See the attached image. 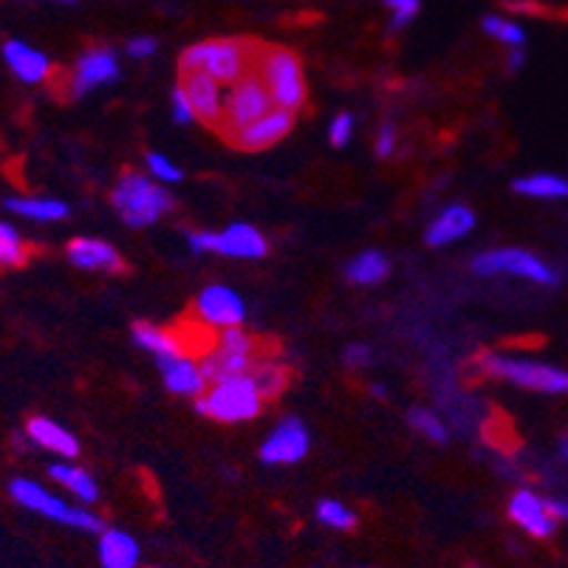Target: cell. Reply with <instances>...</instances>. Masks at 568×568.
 <instances>
[{
  "mask_svg": "<svg viewBox=\"0 0 568 568\" xmlns=\"http://www.w3.org/2000/svg\"><path fill=\"white\" fill-rule=\"evenodd\" d=\"M308 453V430L301 418H283L275 430L268 433V438L261 447V462L268 467L277 464H297L303 462Z\"/></svg>",
  "mask_w": 568,
  "mask_h": 568,
  "instance_id": "7c38bea8",
  "label": "cell"
},
{
  "mask_svg": "<svg viewBox=\"0 0 568 568\" xmlns=\"http://www.w3.org/2000/svg\"><path fill=\"white\" fill-rule=\"evenodd\" d=\"M182 88L190 105H193L195 119L213 128L224 125V85L221 82L206 77L204 71H195V74L184 77Z\"/></svg>",
  "mask_w": 568,
  "mask_h": 568,
  "instance_id": "9a60e30c",
  "label": "cell"
},
{
  "mask_svg": "<svg viewBox=\"0 0 568 568\" xmlns=\"http://www.w3.org/2000/svg\"><path fill=\"white\" fill-rule=\"evenodd\" d=\"M26 436L29 442L43 447V450L54 453L60 458H77L80 456V442L71 430H65L63 425H57L54 418L49 416H32L26 422Z\"/></svg>",
  "mask_w": 568,
  "mask_h": 568,
  "instance_id": "ac0fdd59",
  "label": "cell"
},
{
  "mask_svg": "<svg viewBox=\"0 0 568 568\" xmlns=\"http://www.w3.org/2000/svg\"><path fill=\"white\" fill-rule=\"evenodd\" d=\"M133 339L136 345H142L148 354H153L162 363V359H170V356H182L187 354L179 339V334L173 328H162V325H153V323H136L133 325Z\"/></svg>",
  "mask_w": 568,
  "mask_h": 568,
  "instance_id": "cb8c5ba5",
  "label": "cell"
},
{
  "mask_svg": "<svg viewBox=\"0 0 568 568\" xmlns=\"http://www.w3.org/2000/svg\"><path fill=\"white\" fill-rule=\"evenodd\" d=\"M215 345H219L221 351H230V354L255 356L257 339L250 337V334H246L241 325H235V328H224V332L215 337Z\"/></svg>",
  "mask_w": 568,
  "mask_h": 568,
  "instance_id": "d6a6232c",
  "label": "cell"
},
{
  "mask_svg": "<svg viewBox=\"0 0 568 568\" xmlns=\"http://www.w3.org/2000/svg\"><path fill=\"white\" fill-rule=\"evenodd\" d=\"M551 504V513H555L557 520H562V524H568V504L566 500H549Z\"/></svg>",
  "mask_w": 568,
  "mask_h": 568,
  "instance_id": "60d3db41",
  "label": "cell"
},
{
  "mask_svg": "<svg viewBox=\"0 0 568 568\" xmlns=\"http://www.w3.org/2000/svg\"><path fill=\"white\" fill-rule=\"evenodd\" d=\"M97 555H100V568H139L142 560L136 537L122 529H102Z\"/></svg>",
  "mask_w": 568,
  "mask_h": 568,
  "instance_id": "d6986e66",
  "label": "cell"
},
{
  "mask_svg": "<svg viewBox=\"0 0 568 568\" xmlns=\"http://www.w3.org/2000/svg\"><path fill=\"white\" fill-rule=\"evenodd\" d=\"M3 60H7L9 71H12L18 80L29 82V85H40V82L49 80L51 74V60L43 51L32 49L23 40H7L3 43Z\"/></svg>",
  "mask_w": 568,
  "mask_h": 568,
  "instance_id": "e0dca14e",
  "label": "cell"
},
{
  "mask_svg": "<svg viewBox=\"0 0 568 568\" xmlns=\"http://www.w3.org/2000/svg\"><path fill=\"white\" fill-rule=\"evenodd\" d=\"M9 495H12L14 504H20L23 509L34 515H43V518L54 520V524L71 526V529L91 531V535H100L105 529L102 518L97 513H88L85 506H74L69 500L57 498L54 493L43 487L38 481H29V478H14L9 484Z\"/></svg>",
  "mask_w": 568,
  "mask_h": 568,
  "instance_id": "277c9868",
  "label": "cell"
},
{
  "mask_svg": "<svg viewBox=\"0 0 568 568\" xmlns=\"http://www.w3.org/2000/svg\"><path fill=\"white\" fill-rule=\"evenodd\" d=\"M252 54H261V49L252 40H204V43L184 49L179 71H182V77L204 71L221 85H232L246 74Z\"/></svg>",
  "mask_w": 568,
  "mask_h": 568,
  "instance_id": "6da1fadb",
  "label": "cell"
},
{
  "mask_svg": "<svg viewBox=\"0 0 568 568\" xmlns=\"http://www.w3.org/2000/svg\"><path fill=\"white\" fill-rule=\"evenodd\" d=\"M144 164H148V170H151L153 182L175 184V182H182V179H184L182 170L175 168L170 159H164L162 153H148V156H144Z\"/></svg>",
  "mask_w": 568,
  "mask_h": 568,
  "instance_id": "836d02e7",
  "label": "cell"
},
{
  "mask_svg": "<svg viewBox=\"0 0 568 568\" xmlns=\"http://www.w3.org/2000/svg\"><path fill=\"white\" fill-rule=\"evenodd\" d=\"M173 119L179 122V125H190V122H195V113H193V105H190L187 94H184V88H173Z\"/></svg>",
  "mask_w": 568,
  "mask_h": 568,
  "instance_id": "74e56055",
  "label": "cell"
},
{
  "mask_svg": "<svg viewBox=\"0 0 568 568\" xmlns=\"http://www.w3.org/2000/svg\"><path fill=\"white\" fill-rule=\"evenodd\" d=\"M257 74L266 82L272 102L288 113H297L306 105V77H303L301 57L288 49H261Z\"/></svg>",
  "mask_w": 568,
  "mask_h": 568,
  "instance_id": "8992f818",
  "label": "cell"
},
{
  "mask_svg": "<svg viewBox=\"0 0 568 568\" xmlns=\"http://www.w3.org/2000/svg\"><path fill=\"white\" fill-rule=\"evenodd\" d=\"M396 142H399V133H396L394 122H385V125L379 128V133H376V156H390V153L396 151Z\"/></svg>",
  "mask_w": 568,
  "mask_h": 568,
  "instance_id": "8d00e7d4",
  "label": "cell"
},
{
  "mask_svg": "<svg viewBox=\"0 0 568 568\" xmlns=\"http://www.w3.org/2000/svg\"><path fill=\"white\" fill-rule=\"evenodd\" d=\"M407 418H410L413 430H418L425 438H430V442L436 444L447 442V427H444V422L436 416V413L425 410V407H413Z\"/></svg>",
  "mask_w": 568,
  "mask_h": 568,
  "instance_id": "1f68e13d",
  "label": "cell"
},
{
  "mask_svg": "<svg viewBox=\"0 0 568 568\" xmlns=\"http://www.w3.org/2000/svg\"><path fill=\"white\" fill-rule=\"evenodd\" d=\"M195 410L201 416L213 418V422H224V425H235V422H250V418L261 416L263 399L257 394L255 382L246 376H235V379L219 382L210 385V390L195 399Z\"/></svg>",
  "mask_w": 568,
  "mask_h": 568,
  "instance_id": "5b68a950",
  "label": "cell"
},
{
  "mask_svg": "<svg viewBox=\"0 0 568 568\" xmlns=\"http://www.w3.org/2000/svg\"><path fill=\"white\" fill-rule=\"evenodd\" d=\"M371 359H374V354H371L368 345L356 343L345 348V363H348L351 368H365V365H371Z\"/></svg>",
  "mask_w": 568,
  "mask_h": 568,
  "instance_id": "ab89813d",
  "label": "cell"
},
{
  "mask_svg": "<svg viewBox=\"0 0 568 568\" xmlns=\"http://www.w3.org/2000/svg\"><path fill=\"white\" fill-rule=\"evenodd\" d=\"M560 456L566 458V462H568V433H566V436L560 438Z\"/></svg>",
  "mask_w": 568,
  "mask_h": 568,
  "instance_id": "ee69618b",
  "label": "cell"
},
{
  "mask_svg": "<svg viewBox=\"0 0 568 568\" xmlns=\"http://www.w3.org/2000/svg\"><path fill=\"white\" fill-rule=\"evenodd\" d=\"M390 272V263L382 252L368 250V252H359L356 257H351L348 266H345V277H348L354 286H376L382 283Z\"/></svg>",
  "mask_w": 568,
  "mask_h": 568,
  "instance_id": "4316f807",
  "label": "cell"
},
{
  "mask_svg": "<svg viewBox=\"0 0 568 568\" xmlns=\"http://www.w3.org/2000/svg\"><path fill=\"white\" fill-rule=\"evenodd\" d=\"M484 32H487L489 38L498 40V43L509 45V51L524 49V43H526L524 26L515 23V20L498 18V14H489V18H484Z\"/></svg>",
  "mask_w": 568,
  "mask_h": 568,
  "instance_id": "4dcf8cb0",
  "label": "cell"
},
{
  "mask_svg": "<svg viewBox=\"0 0 568 568\" xmlns=\"http://www.w3.org/2000/svg\"><path fill=\"white\" fill-rule=\"evenodd\" d=\"M255 365V356H241V354H230V351H221L215 345L213 351H206L201 356V376H204L206 385H219V382L235 379V376H246Z\"/></svg>",
  "mask_w": 568,
  "mask_h": 568,
  "instance_id": "44dd1931",
  "label": "cell"
},
{
  "mask_svg": "<svg viewBox=\"0 0 568 568\" xmlns=\"http://www.w3.org/2000/svg\"><path fill=\"white\" fill-rule=\"evenodd\" d=\"M159 368H162L164 385H168L170 394L193 396V399H199V396L204 394V387H206L204 376H201L199 363H193L187 354L162 359V363H159Z\"/></svg>",
  "mask_w": 568,
  "mask_h": 568,
  "instance_id": "ffe728a7",
  "label": "cell"
},
{
  "mask_svg": "<svg viewBox=\"0 0 568 568\" xmlns=\"http://www.w3.org/2000/svg\"><path fill=\"white\" fill-rule=\"evenodd\" d=\"M524 65V49H513L509 51V69L518 71Z\"/></svg>",
  "mask_w": 568,
  "mask_h": 568,
  "instance_id": "b9f144b4",
  "label": "cell"
},
{
  "mask_svg": "<svg viewBox=\"0 0 568 568\" xmlns=\"http://www.w3.org/2000/svg\"><path fill=\"white\" fill-rule=\"evenodd\" d=\"M475 275H515L526 277V281L537 283V286H557L560 283V275L555 268L537 257L535 252L518 250V246H504V250H489L481 252V255L473 261Z\"/></svg>",
  "mask_w": 568,
  "mask_h": 568,
  "instance_id": "52a82bcc",
  "label": "cell"
},
{
  "mask_svg": "<svg viewBox=\"0 0 568 568\" xmlns=\"http://www.w3.org/2000/svg\"><path fill=\"white\" fill-rule=\"evenodd\" d=\"M509 518L513 524H518L526 535L537 537V540H549L551 535L557 531V518L551 513V504L544 498V495H537L535 489H518V493L509 498Z\"/></svg>",
  "mask_w": 568,
  "mask_h": 568,
  "instance_id": "8fae6325",
  "label": "cell"
},
{
  "mask_svg": "<svg viewBox=\"0 0 568 568\" xmlns=\"http://www.w3.org/2000/svg\"><path fill=\"white\" fill-rule=\"evenodd\" d=\"M481 374L495 376V379L513 382V385L537 390V394L568 396V371L557 365L537 363V359H518L506 354H481L475 359Z\"/></svg>",
  "mask_w": 568,
  "mask_h": 568,
  "instance_id": "3957f363",
  "label": "cell"
},
{
  "mask_svg": "<svg viewBox=\"0 0 568 568\" xmlns=\"http://www.w3.org/2000/svg\"><path fill=\"white\" fill-rule=\"evenodd\" d=\"M9 213L20 215V219H29V221H63L71 215V206L65 201H57V199H43V195H14V199L3 201Z\"/></svg>",
  "mask_w": 568,
  "mask_h": 568,
  "instance_id": "d4e9b609",
  "label": "cell"
},
{
  "mask_svg": "<svg viewBox=\"0 0 568 568\" xmlns=\"http://www.w3.org/2000/svg\"><path fill=\"white\" fill-rule=\"evenodd\" d=\"M351 136H354V116L351 113H337L332 119V128H328V142L334 148H345L351 142Z\"/></svg>",
  "mask_w": 568,
  "mask_h": 568,
  "instance_id": "d590c367",
  "label": "cell"
},
{
  "mask_svg": "<svg viewBox=\"0 0 568 568\" xmlns=\"http://www.w3.org/2000/svg\"><path fill=\"white\" fill-rule=\"evenodd\" d=\"M65 255H69V261L77 268H88V272H108V275L125 272L122 255L108 241H100V237H74V241H69Z\"/></svg>",
  "mask_w": 568,
  "mask_h": 568,
  "instance_id": "2e32d148",
  "label": "cell"
},
{
  "mask_svg": "<svg viewBox=\"0 0 568 568\" xmlns=\"http://www.w3.org/2000/svg\"><path fill=\"white\" fill-rule=\"evenodd\" d=\"M195 314L206 328H235L244 323L246 306L230 286H206L195 301Z\"/></svg>",
  "mask_w": 568,
  "mask_h": 568,
  "instance_id": "4fadbf2b",
  "label": "cell"
},
{
  "mask_svg": "<svg viewBox=\"0 0 568 568\" xmlns=\"http://www.w3.org/2000/svg\"><path fill=\"white\" fill-rule=\"evenodd\" d=\"M156 38H148V34H139V38H133L131 43H128V54H131L133 60H148L151 54H156Z\"/></svg>",
  "mask_w": 568,
  "mask_h": 568,
  "instance_id": "f35d334b",
  "label": "cell"
},
{
  "mask_svg": "<svg viewBox=\"0 0 568 568\" xmlns=\"http://www.w3.org/2000/svg\"><path fill=\"white\" fill-rule=\"evenodd\" d=\"M111 204L119 213V219L125 221L133 230L151 226L162 219L164 213L173 210V199L168 190L159 182H153L151 175L142 173H125L111 190Z\"/></svg>",
  "mask_w": 568,
  "mask_h": 568,
  "instance_id": "7a4b0ae2",
  "label": "cell"
},
{
  "mask_svg": "<svg viewBox=\"0 0 568 568\" xmlns=\"http://www.w3.org/2000/svg\"><path fill=\"white\" fill-rule=\"evenodd\" d=\"M371 394H374V396H385V387L374 385V387H371Z\"/></svg>",
  "mask_w": 568,
  "mask_h": 568,
  "instance_id": "f6af8a7d",
  "label": "cell"
},
{
  "mask_svg": "<svg viewBox=\"0 0 568 568\" xmlns=\"http://www.w3.org/2000/svg\"><path fill=\"white\" fill-rule=\"evenodd\" d=\"M250 379L255 382L263 402L277 399L288 387V368L283 363H277V359H268L266 356V359H255V365L250 371Z\"/></svg>",
  "mask_w": 568,
  "mask_h": 568,
  "instance_id": "83f0119b",
  "label": "cell"
},
{
  "mask_svg": "<svg viewBox=\"0 0 568 568\" xmlns=\"http://www.w3.org/2000/svg\"><path fill=\"white\" fill-rule=\"evenodd\" d=\"M51 481H57L60 487L69 489L74 498H80L82 504H97L100 500V484L94 481V475L82 469L80 464H71V462H54L49 467Z\"/></svg>",
  "mask_w": 568,
  "mask_h": 568,
  "instance_id": "603a6c76",
  "label": "cell"
},
{
  "mask_svg": "<svg viewBox=\"0 0 568 568\" xmlns=\"http://www.w3.org/2000/svg\"><path fill=\"white\" fill-rule=\"evenodd\" d=\"M513 190L524 199L562 201L568 199V179L560 173H529L515 179Z\"/></svg>",
  "mask_w": 568,
  "mask_h": 568,
  "instance_id": "484cf974",
  "label": "cell"
},
{
  "mask_svg": "<svg viewBox=\"0 0 568 568\" xmlns=\"http://www.w3.org/2000/svg\"><path fill=\"white\" fill-rule=\"evenodd\" d=\"M475 230V213L464 204L447 206L442 215L427 230V244L430 246H447L456 244L458 237L469 235Z\"/></svg>",
  "mask_w": 568,
  "mask_h": 568,
  "instance_id": "7402d4cb",
  "label": "cell"
},
{
  "mask_svg": "<svg viewBox=\"0 0 568 568\" xmlns=\"http://www.w3.org/2000/svg\"><path fill=\"white\" fill-rule=\"evenodd\" d=\"M385 7L390 9V14H394V20H390V29H402V26H407L413 20V14L422 9V0H385Z\"/></svg>",
  "mask_w": 568,
  "mask_h": 568,
  "instance_id": "e575fe53",
  "label": "cell"
},
{
  "mask_svg": "<svg viewBox=\"0 0 568 568\" xmlns=\"http://www.w3.org/2000/svg\"><path fill=\"white\" fill-rule=\"evenodd\" d=\"M317 520L334 531H354L356 524H359L354 509H348V506L332 498L320 500L317 504Z\"/></svg>",
  "mask_w": 568,
  "mask_h": 568,
  "instance_id": "f546056e",
  "label": "cell"
},
{
  "mask_svg": "<svg viewBox=\"0 0 568 568\" xmlns=\"http://www.w3.org/2000/svg\"><path fill=\"white\" fill-rule=\"evenodd\" d=\"M187 241L195 252H215V255L244 257V261H257L268 252L266 237L250 224H232L224 232H190Z\"/></svg>",
  "mask_w": 568,
  "mask_h": 568,
  "instance_id": "9c48e42d",
  "label": "cell"
},
{
  "mask_svg": "<svg viewBox=\"0 0 568 568\" xmlns=\"http://www.w3.org/2000/svg\"><path fill=\"white\" fill-rule=\"evenodd\" d=\"M29 255H32V246L26 244L23 235L12 224L0 221V268L23 266Z\"/></svg>",
  "mask_w": 568,
  "mask_h": 568,
  "instance_id": "f1b7e54d",
  "label": "cell"
},
{
  "mask_svg": "<svg viewBox=\"0 0 568 568\" xmlns=\"http://www.w3.org/2000/svg\"><path fill=\"white\" fill-rule=\"evenodd\" d=\"M116 80H119L116 51L105 49V45H100V49H88L85 54H80L74 71H71L69 94L74 97V100H80V97L91 94V91H97V88L102 85H111V82Z\"/></svg>",
  "mask_w": 568,
  "mask_h": 568,
  "instance_id": "30bf717a",
  "label": "cell"
},
{
  "mask_svg": "<svg viewBox=\"0 0 568 568\" xmlns=\"http://www.w3.org/2000/svg\"><path fill=\"white\" fill-rule=\"evenodd\" d=\"M272 94H268L266 82L261 80V74H252L246 71L237 82H232L230 91L224 97V131L235 133L241 128L252 125L255 119H261L263 113L272 111Z\"/></svg>",
  "mask_w": 568,
  "mask_h": 568,
  "instance_id": "ba28073f",
  "label": "cell"
},
{
  "mask_svg": "<svg viewBox=\"0 0 568 568\" xmlns=\"http://www.w3.org/2000/svg\"><path fill=\"white\" fill-rule=\"evenodd\" d=\"M34 3H60V7H77V0H34Z\"/></svg>",
  "mask_w": 568,
  "mask_h": 568,
  "instance_id": "7bdbcfd3",
  "label": "cell"
},
{
  "mask_svg": "<svg viewBox=\"0 0 568 568\" xmlns=\"http://www.w3.org/2000/svg\"><path fill=\"white\" fill-rule=\"evenodd\" d=\"M292 128H294V113L283 111V108H272V111L263 113L261 119H255L252 125L230 133V139L235 148H241V151L255 153V151H266V148L277 144L281 139H286Z\"/></svg>",
  "mask_w": 568,
  "mask_h": 568,
  "instance_id": "5bb4252c",
  "label": "cell"
}]
</instances>
